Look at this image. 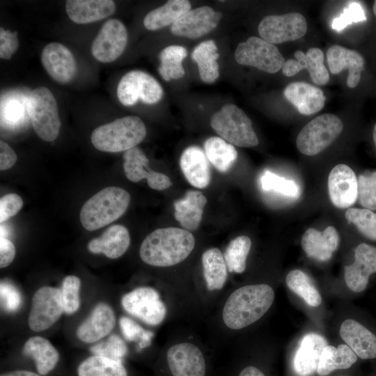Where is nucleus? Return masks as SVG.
<instances>
[{"mask_svg":"<svg viewBox=\"0 0 376 376\" xmlns=\"http://www.w3.org/2000/svg\"><path fill=\"white\" fill-rule=\"evenodd\" d=\"M274 297L273 288L265 283L238 288L224 303L221 313L224 324L239 330L253 324L268 311Z\"/></svg>","mask_w":376,"mask_h":376,"instance_id":"obj_1","label":"nucleus"},{"mask_svg":"<svg viewBox=\"0 0 376 376\" xmlns=\"http://www.w3.org/2000/svg\"><path fill=\"white\" fill-rule=\"evenodd\" d=\"M195 246L194 235L187 230L175 227L158 228L142 242L139 256L154 267H170L185 260Z\"/></svg>","mask_w":376,"mask_h":376,"instance_id":"obj_2","label":"nucleus"},{"mask_svg":"<svg viewBox=\"0 0 376 376\" xmlns=\"http://www.w3.org/2000/svg\"><path fill=\"white\" fill-rule=\"evenodd\" d=\"M130 195L118 187H107L85 202L80 212L81 225L88 230L101 228L118 219L126 211Z\"/></svg>","mask_w":376,"mask_h":376,"instance_id":"obj_3","label":"nucleus"},{"mask_svg":"<svg viewBox=\"0 0 376 376\" xmlns=\"http://www.w3.org/2000/svg\"><path fill=\"white\" fill-rule=\"evenodd\" d=\"M146 135V127L138 116H127L100 125L93 130L91 140L98 150L126 151L136 147Z\"/></svg>","mask_w":376,"mask_h":376,"instance_id":"obj_4","label":"nucleus"},{"mask_svg":"<svg viewBox=\"0 0 376 376\" xmlns=\"http://www.w3.org/2000/svg\"><path fill=\"white\" fill-rule=\"evenodd\" d=\"M212 128L228 143L239 147H255L258 136L246 114L233 104H226L211 118Z\"/></svg>","mask_w":376,"mask_h":376,"instance_id":"obj_5","label":"nucleus"},{"mask_svg":"<svg viewBox=\"0 0 376 376\" xmlns=\"http://www.w3.org/2000/svg\"><path fill=\"white\" fill-rule=\"evenodd\" d=\"M28 111L33 128L43 141H54L59 134L61 125L57 103L52 93L45 86L31 91Z\"/></svg>","mask_w":376,"mask_h":376,"instance_id":"obj_6","label":"nucleus"},{"mask_svg":"<svg viewBox=\"0 0 376 376\" xmlns=\"http://www.w3.org/2000/svg\"><path fill=\"white\" fill-rule=\"evenodd\" d=\"M343 129L341 120L331 113H324L308 122L299 132L297 148L308 156L319 154L340 135Z\"/></svg>","mask_w":376,"mask_h":376,"instance_id":"obj_7","label":"nucleus"},{"mask_svg":"<svg viewBox=\"0 0 376 376\" xmlns=\"http://www.w3.org/2000/svg\"><path fill=\"white\" fill-rule=\"evenodd\" d=\"M237 63L276 73L283 68L285 60L279 49L261 38L252 36L237 45L235 52Z\"/></svg>","mask_w":376,"mask_h":376,"instance_id":"obj_8","label":"nucleus"},{"mask_svg":"<svg viewBox=\"0 0 376 376\" xmlns=\"http://www.w3.org/2000/svg\"><path fill=\"white\" fill-rule=\"evenodd\" d=\"M120 302L127 313L151 326L162 323L166 315L159 292L150 286L138 287L125 294Z\"/></svg>","mask_w":376,"mask_h":376,"instance_id":"obj_9","label":"nucleus"},{"mask_svg":"<svg viewBox=\"0 0 376 376\" xmlns=\"http://www.w3.org/2000/svg\"><path fill=\"white\" fill-rule=\"evenodd\" d=\"M117 95L124 106L134 105L139 100L145 104H153L162 99L163 89L150 75L141 70H132L120 79Z\"/></svg>","mask_w":376,"mask_h":376,"instance_id":"obj_10","label":"nucleus"},{"mask_svg":"<svg viewBox=\"0 0 376 376\" xmlns=\"http://www.w3.org/2000/svg\"><path fill=\"white\" fill-rule=\"evenodd\" d=\"M63 312L61 290L42 286L35 292L32 297L29 327L36 332L46 330L60 318Z\"/></svg>","mask_w":376,"mask_h":376,"instance_id":"obj_11","label":"nucleus"},{"mask_svg":"<svg viewBox=\"0 0 376 376\" xmlns=\"http://www.w3.org/2000/svg\"><path fill=\"white\" fill-rule=\"evenodd\" d=\"M258 33L264 40L280 44L303 37L307 31L305 17L298 13L265 17L258 25Z\"/></svg>","mask_w":376,"mask_h":376,"instance_id":"obj_12","label":"nucleus"},{"mask_svg":"<svg viewBox=\"0 0 376 376\" xmlns=\"http://www.w3.org/2000/svg\"><path fill=\"white\" fill-rule=\"evenodd\" d=\"M170 376H206L207 363L201 350L196 345L183 342L171 346L166 354Z\"/></svg>","mask_w":376,"mask_h":376,"instance_id":"obj_13","label":"nucleus"},{"mask_svg":"<svg viewBox=\"0 0 376 376\" xmlns=\"http://www.w3.org/2000/svg\"><path fill=\"white\" fill-rule=\"evenodd\" d=\"M127 42L125 25L117 19H110L102 26L91 45V54L99 61L110 63L124 52Z\"/></svg>","mask_w":376,"mask_h":376,"instance_id":"obj_14","label":"nucleus"},{"mask_svg":"<svg viewBox=\"0 0 376 376\" xmlns=\"http://www.w3.org/2000/svg\"><path fill=\"white\" fill-rule=\"evenodd\" d=\"M221 14L211 7L201 6L189 10L179 18L171 28V33L178 36L195 39L214 29Z\"/></svg>","mask_w":376,"mask_h":376,"instance_id":"obj_15","label":"nucleus"},{"mask_svg":"<svg viewBox=\"0 0 376 376\" xmlns=\"http://www.w3.org/2000/svg\"><path fill=\"white\" fill-rule=\"evenodd\" d=\"M374 273H376V247L361 243L354 250V263L344 267L345 283L352 292H361Z\"/></svg>","mask_w":376,"mask_h":376,"instance_id":"obj_16","label":"nucleus"},{"mask_svg":"<svg viewBox=\"0 0 376 376\" xmlns=\"http://www.w3.org/2000/svg\"><path fill=\"white\" fill-rule=\"evenodd\" d=\"M123 169L127 178L134 182L146 179L148 186L155 190H164L171 186L170 178L165 174L151 170L148 159L138 147H134L123 155Z\"/></svg>","mask_w":376,"mask_h":376,"instance_id":"obj_17","label":"nucleus"},{"mask_svg":"<svg viewBox=\"0 0 376 376\" xmlns=\"http://www.w3.org/2000/svg\"><path fill=\"white\" fill-rule=\"evenodd\" d=\"M357 179L352 169L346 164L334 166L328 177L330 200L338 208H347L354 204L358 196Z\"/></svg>","mask_w":376,"mask_h":376,"instance_id":"obj_18","label":"nucleus"},{"mask_svg":"<svg viewBox=\"0 0 376 376\" xmlns=\"http://www.w3.org/2000/svg\"><path fill=\"white\" fill-rule=\"evenodd\" d=\"M41 63L49 75L56 81L66 84L74 77L77 65L72 52L63 45L50 42L41 53Z\"/></svg>","mask_w":376,"mask_h":376,"instance_id":"obj_19","label":"nucleus"},{"mask_svg":"<svg viewBox=\"0 0 376 376\" xmlns=\"http://www.w3.org/2000/svg\"><path fill=\"white\" fill-rule=\"evenodd\" d=\"M295 59L290 58L283 66V74L286 77H292L304 69H306L313 83L317 85H324L329 80V75L324 65V54L317 47H312L304 54L297 50L294 54Z\"/></svg>","mask_w":376,"mask_h":376,"instance_id":"obj_20","label":"nucleus"},{"mask_svg":"<svg viewBox=\"0 0 376 376\" xmlns=\"http://www.w3.org/2000/svg\"><path fill=\"white\" fill-rule=\"evenodd\" d=\"M116 318L112 308L100 302L76 330L77 337L87 343H95L107 336L115 326Z\"/></svg>","mask_w":376,"mask_h":376,"instance_id":"obj_21","label":"nucleus"},{"mask_svg":"<svg viewBox=\"0 0 376 376\" xmlns=\"http://www.w3.org/2000/svg\"><path fill=\"white\" fill-rule=\"evenodd\" d=\"M339 334L346 345L362 359L376 358V335L359 322L347 319L340 327Z\"/></svg>","mask_w":376,"mask_h":376,"instance_id":"obj_22","label":"nucleus"},{"mask_svg":"<svg viewBox=\"0 0 376 376\" xmlns=\"http://www.w3.org/2000/svg\"><path fill=\"white\" fill-rule=\"evenodd\" d=\"M327 58L331 73L337 75L347 69V86L353 88L359 84L364 59L358 52L340 45H333L327 50Z\"/></svg>","mask_w":376,"mask_h":376,"instance_id":"obj_23","label":"nucleus"},{"mask_svg":"<svg viewBox=\"0 0 376 376\" xmlns=\"http://www.w3.org/2000/svg\"><path fill=\"white\" fill-rule=\"evenodd\" d=\"M327 345L320 334L308 333L304 335L295 353L293 368L299 376H310L316 370L323 349Z\"/></svg>","mask_w":376,"mask_h":376,"instance_id":"obj_24","label":"nucleus"},{"mask_svg":"<svg viewBox=\"0 0 376 376\" xmlns=\"http://www.w3.org/2000/svg\"><path fill=\"white\" fill-rule=\"evenodd\" d=\"M301 244L309 258L327 261L338 246L339 235L333 226L327 227L323 232L308 228L301 237Z\"/></svg>","mask_w":376,"mask_h":376,"instance_id":"obj_25","label":"nucleus"},{"mask_svg":"<svg viewBox=\"0 0 376 376\" xmlns=\"http://www.w3.org/2000/svg\"><path fill=\"white\" fill-rule=\"evenodd\" d=\"M180 166L185 178L192 186L203 189L210 184L209 161L200 147L192 146L187 148L180 156Z\"/></svg>","mask_w":376,"mask_h":376,"instance_id":"obj_26","label":"nucleus"},{"mask_svg":"<svg viewBox=\"0 0 376 376\" xmlns=\"http://www.w3.org/2000/svg\"><path fill=\"white\" fill-rule=\"evenodd\" d=\"M283 94L300 113L306 116L320 111L326 100L320 88L305 82L290 84L285 87Z\"/></svg>","mask_w":376,"mask_h":376,"instance_id":"obj_27","label":"nucleus"},{"mask_svg":"<svg viewBox=\"0 0 376 376\" xmlns=\"http://www.w3.org/2000/svg\"><path fill=\"white\" fill-rule=\"evenodd\" d=\"M130 244V236L127 229L122 225L109 227L99 237L91 240L87 245L93 253H103L115 259L123 256Z\"/></svg>","mask_w":376,"mask_h":376,"instance_id":"obj_28","label":"nucleus"},{"mask_svg":"<svg viewBox=\"0 0 376 376\" xmlns=\"http://www.w3.org/2000/svg\"><path fill=\"white\" fill-rule=\"evenodd\" d=\"M116 4L111 0H68L65 11L68 17L77 24L96 22L111 15Z\"/></svg>","mask_w":376,"mask_h":376,"instance_id":"obj_29","label":"nucleus"},{"mask_svg":"<svg viewBox=\"0 0 376 376\" xmlns=\"http://www.w3.org/2000/svg\"><path fill=\"white\" fill-rule=\"evenodd\" d=\"M22 352L33 361L36 372L42 376L49 375L60 359L55 347L47 339L38 336L31 337L25 342Z\"/></svg>","mask_w":376,"mask_h":376,"instance_id":"obj_30","label":"nucleus"},{"mask_svg":"<svg viewBox=\"0 0 376 376\" xmlns=\"http://www.w3.org/2000/svg\"><path fill=\"white\" fill-rule=\"evenodd\" d=\"M206 197L198 191L189 190L185 196L175 201L174 217L187 230H196L202 220Z\"/></svg>","mask_w":376,"mask_h":376,"instance_id":"obj_31","label":"nucleus"},{"mask_svg":"<svg viewBox=\"0 0 376 376\" xmlns=\"http://www.w3.org/2000/svg\"><path fill=\"white\" fill-rule=\"evenodd\" d=\"M189 10L191 3L189 1L169 0L162 6L149 12L143 19V25L150 31L161 29L173 25Z\"/></svg>","mask_w":376,"mask_h":376,"instance_id":"obj_32","label":"nucleus"},{"mask_svg":"<svg viewBox=\"0 0 376 376\" xmlns=\"http://www.w3.org/2000/svg\"><path fill=\"white\" fill-rule=\"evenodd\" d=\"M203 276L210 291L221 290L228 277V268L224 254L217 248L206 250L201 258Z\"/></svg>","mask_w":376,"mask_h":376,"instance_id":"obj_33","label":"nucleus"},{"mask_svg":"<svg viewBox=\"0 0 376 376\" xmlns=\"http://www.w3.org/2000/svg\"><path fill=\"white\" fill-rule=\"evenodd\" d=\"M357 361V356L347 345H327L320 355L316 372L320 376H326L336 370L347 369Z\"/></svg>","mask_w":376,"mask_h":376,"instance_id":"obj_34","label":"nucleus"},{"mask_svg":"<svg viewBox=\"0 0 376 376\" xmlns=\"http://www.w3.org/2000/svg\"><path fill=\"white\" fill-rule=\"evenodd\" d=\"M191 58L197 63L201 80L207 84L214 82L219 76L217 61L219 57L214 41L205 40L198 44L192 51Z\"/></svg>","mask_w":376,"mask_h":376,"instance_id":"obj_35","label":"nucleus"},{"mask_svg":"<svg viewBox=\"0 0 376 376\" xmlns=\"http://www.w3.org/2000/svg\"><path fill=\"white\" fill-rule=\"evenodd\" d=\"M77 376H129L123 362L92 355L79 363Z\"/></svg>","mask_w":376,"mask_h":376,"instance_id":"obj_36","label":"nucleus"},{"mask_svg":"<svg viewBox=\"0 0 376 376\" xmlns=\"http://www.w3.org/2000/svg\"><path fill=\"white\" fill-rule=\"evenodd\" d=\"M204 151L208 161L220 172L228 171L237 158L233 145L221 137L212 136L204 143Z\"/></svg>","mask_w":376,"mask_h":376,"instance_id":"obj_37","label":"nucleus"},{"mask_svg":"<svg viewBox=\"0 0 376 376\" xmlns=\"http://www.w3.org/2000/svg\"><path fill=\"white\" fill-rule=\"evenodd\" d=\"M187 55L185 47L171 45L163 49L159 53L160 66L159 73L165 81L179 79L184 77L185 72L182 61Z\"/></svg>","mask_w":376,"mask_h":376,"instance_id":"obj_38","label":"nucleus"},{"mask_svg":"<svg viewBox=\"0 0 376 376\" xmlns=\"http://www.w3.org/2000/svg\"><path fill=\"white\" fill-rule=\"evenodd\" d=\"M288 288L299 296L308 306H319L322 297L310 277L299 269H293L288 272L285 278Z\"/></svg>","mask_w":376,"mask_h":376,"instance_id":"obj_39","label":"nucleus"},{"mask_svg":"<svg viewBox=\"0 0 376 376\" xmlns=\"http://www.w3.org/2000/svg\"><path fill=\"white\" fill-rule=\"evenodd\" d=\"M251 246V239L244 235L237 237L230 242L224 254L229 272L241 274L244 272Z\"/></svg>","mask_w":376,"mask_h":376,"instance_id":"obj_40","label":"nucleus"},{"mask_svg":"<svg viewBox=\"0 0 376 376\" xmlns=\"http://www.w3.org/2000/svg\"><path fill=\"white\" fill-rule=\"evenodd\" d=\"M366 238L376 241V213L365 208H350L345 214Z\"/></svg>","mask_w":376,"mask_h":376,"instance_id":"obj_41","label":"nucleus"},{"mask_svg":"<svg viewBox=\"0 0 376 376\" xmlns=\"http://www.w3.org/2000/svg\"><path fill=\"white\" fill-rule=\"evenodd\" d=\"M261 188L265 191H273L292 198L299 196V187L292 180H286L269 171H265L260 177Z\"/></svg>","mask_w":376,"mask_h":376,"instance_id":"obj_42","label":"nucleus"},{"mask_svg":"<svg viewBox=\"0 0 376 376\" xmlns=\"http://www.w3.org/2000/svg\"><path fill=\"white\" fill-rule=\"evenodd\" d=\"M90 351L93 355L123 362V359L127 353V347L118 335L111 334L106 340L91 346Z\"/></svg>","mask_w":376,"mask_h":376,"instance_id":"obj_43","label":"nucleus"},{"mask_svg":"<svg viewBox=\"0 0 376 376\" xmlns=\"http://www.w3.org/2000/svg\"><path fill=\"white\" fill-rule=\"evenodd\" d=\"M120 330L125 338L129 341H138L139 349H144L151 344L153 332L144 329L132 319L122 316L119 320Z\"/></svg>","mask_w":376,"mask_h":376,"instance_id":"obj_44","label":"nucleus"},{"mask_svg":"<svg viewBox=\"0 0 376 376\" xmlns=\"http://www.w3.org/2000/svg\"><path fill=\"white\" fill-rule=\"evenodd\" d=\"M80 287L81 281L78 276L69 275L63 280L61 292L64 313L72 314L79 309Z\"/></svg>","mask_w":376,"mask_h":376,"instance_id":"obj_45","label":"nucleus"},{"mask_svg":"<svg viewBox=\"0 0 376 376\" xmlns=\"http://www.w3.org/2000/svg\"><path fill=\"white\" fill-rule=\"evenodd\" d=\"M358 196L360 205L365 209L376 210V171L366 173L359 176Z\"/></svg>","mask_w":376,"mask_h":376,"instance_id":"obj_46","label":"nucleus"},{"mask_svg":"<svg viewBox=\"0 0 376 376\" xmlns=\"http://www.w3.org/2000/svg\"><path fill=\"white\" fill-rule=\"evenodd\" d=\"M366 20V17L361 5L357 2L350 3L345 8L340 15L332 22V28L340 31L352 23Z\"/></svg>","mask_w":376,"mask_h":376,"instance_id":"obj_47","label":"nucleus"},{"mask_svg":"<svg viewBox=\"0 0 376 376\" xmlns=\"http://www.w3.org/2000/svg\"><path fill=\"white\" fill-rule=\"evenodd\" d=\"M23 201L16 194H8L0 199V222L3 223L15 215L22 207Z\"/></svg>","mask_w":376,"mask_h":376,"instance_id":"obj_48","label":"nucleus"},{"mask_svg":"<svg viewBox=\"0 0 376 376\" xmlns=\"http://www.w3.org/2000/svg\"><path fill=\"white\" fill-rule=\"evenodd\" d=\"M19 47V40L17 31L5 30L0 28V57L3 59H10Z\"/></svg>","mask_w":376,"mask_h":376,"instance_id":"obj_49","label":"nucleus"},{"mask_svg":"<svg viewBox=\"0 0 376 376\" xmlns=\"http://www.w3.org/2000/svg\"><path fill=\"white\" fill-rule=\"evenodd\" d=\"M1 299L5 308L10 311L19 307L21 300L18 290L7 283H1Z\"/></svg>","mask_w":376,"mask_h":376,"instance_id":"obj_50","label":"nucleus"},{"mask_svg":"<svg viewBox=\"0 0 376 376\" xmlns=\"http://www.w3.org/2000/svg\"><path fill=\"white\" fill-rule=\"evenodd\" d=\"M15 256V248L8 239L1 237L0 240V267L4 268L8 266Z\"/></svg>","mask_w":376,"mask_h":376,"instance_id":"obj_51","label":"nucleus"},{"mask_svg":"<svg viewBox=\"0 0 376 376\" xmlns=\"http://www.w3.org/2000/svg\"><path fill=\"white\" fill-rule=\"evenodd\" d=\"M17 159L13 148L5 141H0V169L1 171L11 168Z\"/></svg>","mask_w":376,"mask_h":376,"instance_id":"obj_52","label":"nucleus"},{"mask_svg":"<svg viewBox=\"0 0 376 376\" xmlns=\"http://www.w3.org/2000/svg\"><path fill=\"white\" fill-rule=\"evenodd\" d=\"M0 376H42L36 372L26 369H15L2 373Z\"/></svg>","mask_w":376,"mask_h":376,"instance_id":"obj_53","label":"nucleus"},{"mask_svg":"<svg viewBox=\"0 0 376 376\" xmlns=\"http://www.w3.org/2000/svg\"><path fill=\"white\" fill-rule=\"evenodd\" d=\"M237 376H265L263 372L253 366H248L244 368Z\"/></svg>","mask_w":376,"mask_h":376,"instance_id":"obj_54","label":"nucleus"},{"mask_svg":"<svg viewBox=\"0 0 376 376\" xmlns=\"http://www.w3.org/2000/svg\"><path fill=\"white\" fill-rule=\"evenodd\" d=\"M373 135V141L376 147V124L374 126Z\"/></svg>","mask_w":376,"mask_h":376,"instance_id":"obj_55","label":"nucleus"},{"mask_svg":"<svg viewBox=\"0 0 376 376\" xmlns=\"http://www.w3.org/2000/svg\"><path fill=\"white\" fill-rule=\"evenodd\" d=\"M373 12H374V14H375V16H376V1H375V2H374V5H373Z\"/></svg>","mask_w":376,"mask_h":376,"instance_id":"obj_56","label":"nucleus"}]
</instances>
